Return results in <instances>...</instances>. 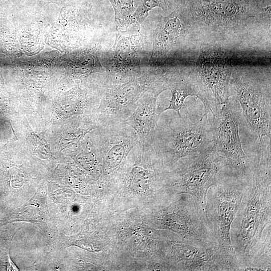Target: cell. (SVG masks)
Segmentation results:
<instances>
[{"instance_id": "8fae6325", "label": "cell", "mask_w": 271, "mask_h": 271, "mask_svg": "<svg viewBox=\"0 0 271 271\" xmlns=\"http://www.w3.org/2000/svg\"><path fill=\"white\" fill-rule=\"evenodd\" d=\"M173 245L172 256L175 262L181 270H222L216 248L199 246L186 241Z\"/></svg>"}, {"instance_id": "3957f363", "label": "cell", "mask_w": 271, "mask_h": 271, "mask_svg": "<svg viewBox=\"0 0 271 271\" xmlns=\"http://www.w3.org/2000/svg\"><path fill=\"white\" fill-rule=\"evenodd\" d=\"M213 144L211 121L203 114L194 122L178 115L164 124H158L150 146L161 162L171 166Z\"/></svg>"}, {"instance_id": "8992f818", "label": "cell", "mask_w": 271, "mask_h": 271, "mask_svg": "<svg viewBox=\"0 0 271 271\" xmlns=\"http://www.w3.org/2000/svg\"><path fill=\"white\" fill-rule=\"evenodd\" d=\"M232 84L244 120L253 133L261 140L271 139L270 85L256 77L235 73Z\"/></svg>"}, {"instance_id": "2e32d148", "label": "cell", "mask_w": 271, "mask_h": 271, "mask_svg": "<svg viewBox=\"0 0 271 271\" xmlns=\"http://www.w3.org/2000/svg\"><path fill=\"white\" fill-rule=\"evenodd\" d=\"M157 7L163 8L161 0H143L142 4L132 14L131 21L133 20L142 23L148 16L149 12Z\"/></svg>"}, {"instance_id": "7a4b0ae2", "label": "cell", "mask_w": 271, "mask_h": 271, "mask_svg": "<svg viewBox=\"0 0 271 271\" xmlns=\"http://www.w3.org/2000/svg\"><path fill=\"white\" fill-rule=\"evenodd\" d=\"M245 189L243 171L237 174L220 176L208 189L205 211L211 224L222 270H239L240 266L233 250L230 229Z\"/></svg>"}, {"instance_id": "30bf717a", "label": "cell", "mask_w": 271, "mask_h": 271, "mask_svg": "<svg viewBox=\"0 0 271 271\" xmlns=\"http://www.w3.org/2000/svg\"><path fill=\"white\" fill-rule=\"evenodd\" d=\"M165 89L161 86L144 92L138 100L135 110L125 121L137 132L139 143L144 147L150 146L158 126L160 114L156 105L157 97Z\"/></svg>"}, {"instance_id": "5bb4252c", "label": "cell", "mask_w": 271, "mask_h": 271, "mask_svg": "<svg viewBox=\"0 0 271 271\" xmlns=\"http://www.w3.org/2000/svg\"><path fill=\"white\" fill-rule=\"evenodd\" d=\"M114 9L115 19L120 23L131 21L136 9L133 0H109Z\"/></svg>"}, {"instance_id": "52a82bcc", "label": "cell", "mask_w": 271, "mask_h": 271, "mask_svg": "<svg viewBox=\"0 0 271 271\" xmlns=\"http://www.w3.org/2000/svg\"><path fill=\"white\" fill-rule=\"evenodd\" d=\"M212 114L211 125L215 149L223 155L228 166L244 170L248 158L241 145L237 112L228 100L217 106Z\"/></svg>"}, {"instance_id": "9a60e30c", "label": "cell", "mask_w": 271, "mask_h": 271, "mask_svg": "<svg viewBox=\"0 0 271 271\" xmlns=\"http://www.w3.org/2000/svg\"><path fill=\"white\" fill-rule=\"evenodd\" d=\"M180 22L177 18L169 19L160 33L159 41L163 44L172 41L180 33Z\"/></svg>"}, {"instance_id": "4fadbf2b", "label": "cell", "mask_w": 271, "mask_h": 271, "mask_svg": "<svg viewBox=\"0 0 271 271\" xmlns=\"http://www.w3.org/2000/svg\"><path fill=\"white\" fill-rule=\"evenodd\" d=\"M232 1H219L206 4L201 8V13L205 17L220 19L232 18L239 12L238 7Z\"/></svg>"}, {"instance_id": "7c38bea8", "label": "cell", "mask_w": 271, "mask_h": 271, "mask_svg": "<svg viewBox=\"0 0 271 271\" xmlns=\"http://www.w3.org/2000/svg\"><path fill=\"white\" fill-rule=\"evenodd\" d=\"M165 85L166 88L171 90L172 97L167 106L157 107L160 115L166 110L173 109L181 116L180 110L184 105L185 98L190 95H195L202 100L204 107V115L207 116V114L210 112V105L207 95L199 83L188 79H176L169 81Z\"/></svg>"}, {"instance_id": "9c48e42d", "label": "cell", "mask_w": 271, "mask_h": 271, "mask_svg": "<svg viewBox=\"0 0 271 271\" xmlns=\"http://www.w3.org/2000/svg\"><path fill=\"white\" fill-rule=\"evenodd\" d=\"M98 149L104 158L105 169L112 171L124 163L139 142V136L130 125L119 123L98 127Z\"/></svg>"}, {"instance_id": "277c9868", "label": "cell", "mask_w": 271, "mask_h": 271, "mask_svg": "<svg viewBox=\"0 0 271 271\" xmlns=\"http://www.w3.org/2000/svg\"><path fill=\"white\" fill-rule=\"evenodd\" d=\"M175 163L176 168L170 173L174 185L181 193L196 198L205 209L209 188L216 181L220 171L228 166L225 157L213 145Z\"/></svg>"}, {"instance_id": "5b68a950", "label": "cell", "mask_w": 271, "mask_h": 271, "mask_svg": "<svg viewBox=\"0 0 271 271\" xmlns=\"http://www.w3.org/2000/svg\"><path fill=\"white\" fill-rule=\"evenodd\" d=\"M170 209L159 218L163 227L176 232L189 243L216 248L205 210L196 198L185 194L181 203Z\"/></svg>"}, {"instance_id": "ba28073f", "label": "cell", "mask_w": 271, "mask_h": 271, "mask_svg": "<svg viewBox=\"0 0 271 271\" xmlns=\"http://www.w3.org/2000/svg\"><path fill=\"white\" fill-rule=\"evenodd\" d=\"M146 80H137L106 90L98 107L101 126L125 123L137 106L146 89Z\"/></svg>"}, {"instance_id": "6da1fadb", "label": "cell", "mask_w": 271, "mask_h": 271, "mask_svg": "<svg viewBox=\"0 0 271 271\" xmlns=\"http://www.w3.org/2000/svg\"><path fill=\"white\" fill-rule=\"evenodd\" d=\"M270 146L256 149L243 170L245 189L230 229L232 247L240 266L271 268Z\"/></svg>"}]
</instances>
